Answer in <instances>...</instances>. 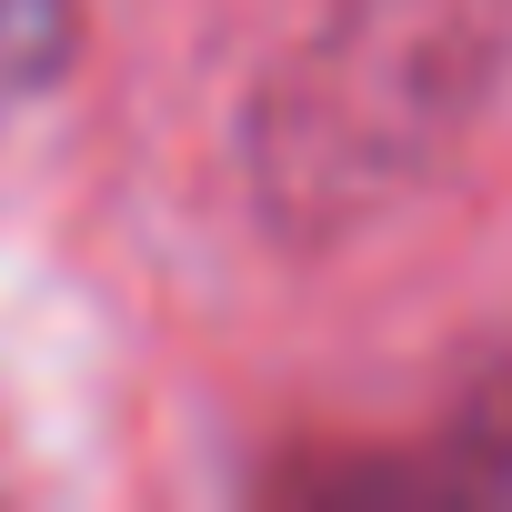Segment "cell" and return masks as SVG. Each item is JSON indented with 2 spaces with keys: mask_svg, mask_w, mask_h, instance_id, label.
<instances>
[{
  "mask_svg": "<svg viewBox=\"0 0 512 512\" xmlns=\"http://www.w3.org/2000/svg\"><path fill=\"white\" fill-rule=\"evenodd\" d=\"M512 41V0H332L262 91V201L332 231L412 181L482 101Z\"/></svg>",
  "mask_w": 512,
  "mask_h": 512,
  "instance_id": "cell-1",
  "label": "cell"
},
{
  "mask_svg": "<svg viewBox=\"0 0 512 512\" xmlns=\"http://www.w3.org/2000/svg\"><path fill=\"white\" fill-rule=\"evenodd\" d=\"M502 482H512V432H502Z\"/></svg>",
  "mask_w": 512,
  "mask_h": 512,
  "instance_id": "cell-2",
  "label": "cell"
}]
</instances>
